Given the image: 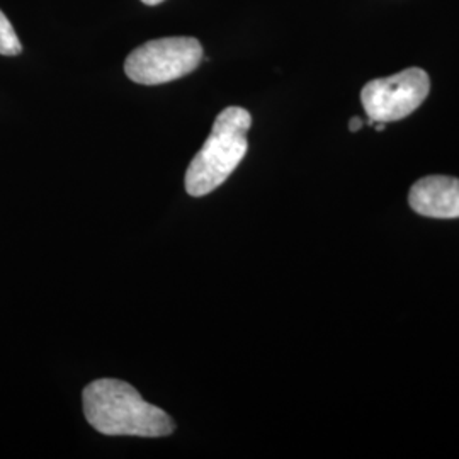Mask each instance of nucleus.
<instances>
[{"instance_id":"nucleus-1","label":"nucleus","mask_w":459,"mask_h":459,"mask_svg":"<svg viewBox=\"0 0 459 459\" xmlns=\"http://www.w3.org/2000/svg\"><path fill=\"white\" fill-rule=\"evenodd\" d=\"M83 413L89 426L104 436L165 437L176 429L162 409L150 405L132 385L119 379H98L85 386Z\"/></svg>"},{"instance_id":"nucleus-3","label":"nucleus","mask_w":459,"mask_h":459,"mask_svg":"<svg viewBox=\"0 0 459 459\" xmlns=\"http://www.w3.org/2000/svg\"><path fill=\"white\" fill-rule=\"evenodd\" d=\"M203 60L196 38H160L133 49L125 62V74L134 83L160 85L195 72Z\"/></svg>"},{"instance_id":"nucleus-5","label":"nucleus","mask_w":459,"mask_h":459,"mask_svg":"<svg viewBox=\"0 0 459 459\" xmlns=\"http://www.w3.org/2000/svg\"><path fill=\"white\" fill-rule=\"evenodd\" d=\"M409 204L415 213L437 220L459 218V179L429 176L411 186Z\"/></svg>"},{"instance_id":"nucleus-8","label":"nucleus","mask_w":459,"mask_h":459,"mask_svg":"<svg viewBox=\"0 0 459 459\" xmlns=\"http://www.w3.org/2000/svg\"><path fill=\"white\" fill-rule=\"evenodd\" d=\"M143 4H147V5H159V4H162L164 0H142Z\"/></svg>"},{"instance_id":"nucleus-2","label":"nucleus","mask_w":459,"mask_h":459,"mask_svg":"<svg viewBox=\"0 0 459 459\" xmlns=\"http://www.w3.org/2000/svg\"><path fill=\"white\" fill-rule=\"evenodd\" d=\"M250 126L252 116L244 108L231 106L216 116L208 140L187 167L186 191L189 196H206L229 179L246 157Z\"/></svg>"},{"instance_id":"nucleus-4","label":"nucleus","mask_w":459,"mask_h":459,"mask_svg":"<svg viewBox=\"0 0 459 459\" xmlns=\"http://www.w3.org/2000/svg\"><path fill=\"white\" fill-rule=\"evenodd\" d=\"M430 79L422 68L411 66L392 77L375 79L361 91V102L369 119L392 123L411 116L426 100Z\"/></svg>"},{"instance_id":"nucleus-6","label":"nucleus","mask_w":459,"mask_h":459,"mask_svg":"<svg viewBox=\"0 0 459 459\" xmlns=\"http://www.w3.org/2000/svg\"><path fill=\"white\" fill-rule=\"evenodd\" d=\"M22 51V45L17 38L11 21L0 11V55L16 56Z\"/></svg>"},{"instance_id":"nucleus-7","label":"nucleus","mask_w":459,"mask_h":459,"mask_svg":"<svg viewBox=\"0 0 459 459\" xmlns=\"http://www.w3.org/2000/svg\"><path fill=\"white\" fill-rule=\"evenodd\" d=\"M362 126H364V121H362L361 117H358V116L349 121V130L352 133L359 132Z\"/></svg>"}]
</instances>
